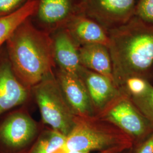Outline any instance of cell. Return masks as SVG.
Masks as SVG:
<instances>
[{"instance_id": "obj_1", "label": "cell", "mask_w": 153, "mask_h": 153, "mask_svg": "<svg viewBox=\"0 0 153 153\" xmlns=\"http://www.w3.org/2000/svg\"><path fill=\"white\" fill-rule=\"evenodd\" d=\"M113 79L120 88L133 76H144L153 64V25L136 17L108 30Z\"/></svg>"}, {"instance_id": "obj_2", "label": "cell", "mask_w": 153, "mask_h": 153, "mask_svg": "<svg viewBox=\"0 0 153 153\" xmlns=\"http://www.w3.org/2000/svg\"><path fill=\"white\" fill-rule=\"evenodd\" d=\"M14 69L30 84L39 83L51 74L54 62L53 42L49 34L27 20L7 40Z\"/></svg>"}, {"instance_id": "obj_3", "label": "cell", "mask_w": 153, "mask_h": 153, "mask_svg": "<svg viewBox=\"0 0 153 153\" xmlns=\"http://www.w3.org/2000/svg\"><path fill=\"white\" fill-rule=\"evenodd\" d=\"M75 126L67 136L64 152L104 151L119 146L129 136L118 127L98 117L76 116Z\"/></svg>"}, {"instance_id": "obj_4", "label": "cell", "mask_w": 153, "mask_h": 153, "mask_svg": "<svg viewBox=\"0 0 153 153\" xmlns=\"http://www.w3.org/2000/svg\"><path fill=\"white\" fill-rule=\"evenodd\" d=\"M35 97L44 123L67 136L75 126L76 117L51 74L38 83Z\"/></svg>"}, {"instance_id": "obj_5", "label": "cell", "mask_w": 153, "mask_h": 153, "mask_svg": "<svg viewBox=\"0 0 153 153\" xmlns=\"http://www.w3.org/2000/svg\"><path fill=\"white\" fill-rule=\"evenodd\" d=\"M120 94L95 115L118 127L130 137L141 138L150 135L153 127L120 89Z\"/></svg>"}, {"instance_id": "obj_6", "label": "cell", "mask_w": 153, "mask_h": 153, "mask_svg": "<svg viewBox=\"0 0 153 153\" xmlns=\"http://www.w3.org/2000/svg\"><path fill=\"white\" fill-rule=\"evenodd\" d=\"M136 0H79V11L108 31L120 27L134 16Z\"/></svg>"}, {"instance_id": "obj_7", "label": "cell", "mask_w": 153, "mask_h": 153, "mask_svg": "<svg viewBox=\"0 0 153 153\" xmlns=\"http://www.w3.org/2000/svg\"><path fill=\"white\" fill-rule=\"evenodd\" d=\"M57 81L74 115L80 117L96 115L88 90L79 75L68 74L60 70Z\"/></svg>"}, {"instance_id": "obj_8", "label": "cell", "mask_w": 153, "mask_h": 153, "mask_svg": "<svg viewBox=\"0 0 153 153\" xmlns=\"http://www.w3.org/2000/svg\"><path fill=\"white\" fill-rule=\"evenodd\" d=\"M66 29L78 47L88 44H101L108 47V31L98 22L78 11L66 23Z\"/></svg>"}, {"instance_id": "obj_9", "label": "cell", "mask_w": 153, "mask_h": 153, "mask_svg": "<svg viewBox=\"0 0 153 153\" xmlns=\"http://www.w3.org/2000/svg\"><path fill=\"white\" fill-rule=\"evenodd\" d=\"M78 74L88 90L96 115L120 94V89L107 76L82 66Z\"/></svg>"}, {"instance_id": "obj_10", "label": "cell", "mask_w": 153, "mask_h": 153, "mask_svg": "<svg viewBox=\"0 0 153 153\" xmlns=\"http://www.w3.org/2000/svg\"><path fill=\"white\" fill-rule=\"evenodd\" d=\"M54 60L60 70L68 74L79 75L81 67L78 48L65 28H61L52 38Z\"/></svg>"}, {"instance_id": "obj_11", "label": "cell", "mask_w": 153, "mask_h": 153, "mask_svg": "<svg viewBox=\"0 0 153 153\" xmlns=\"http://www.w3.org/2000/svg\"><path fill=\"white\" fill-rule=\"evenodd\" d=\"M26 90L18 81L11 65L5 62L0 66V115L23 103Z\"/></svg>"}, {"instance_id": "obj_12", "label": "cell", "mask_w": 153, "mask_h": 153, "mask_svg": "<svg viewBox=\"0 0 153 153\" xmlns=\"http://www.w3.org/2000/svg\"><path fill=\"white\" fill-rule=\"evenodd\" d=\"M36 127L26 115L17 114L10 117L0 128V137L7 145L22 146L33 136Z\"/></svg>"}, {"instance_id": "obj_13", "label": "cell", "mask_w": 153, "mask_h": 153, "mask_svg": "<svg viewBox=\"0 0 153 153\" xmlns=\"http://www.w3.org/2000/svg\"><path fill=\"white\" fill-rule=\"evenodd\" d=\"M78 52L81 65L107 76L114 82L112 62L107 46L101 44H85L79 47Z\"/></svg>"}, {"instance_id": "obj_14", "label": "cell", "mask_w": 153, "mask_h": 153, "mask_svg": "<svg viewBox=\"0 0 153 153\" xmlns=\"http://www.w3.org/2000/svg\"><path fill=\"white\" fill-rule=\"evenodd\" d=\"M78 11L74 0H39L37 13L39 19L46 25L65 26Z\"/></svg>"}, {"instance_id": "obj_15", "label": "cell", "mask_w": 153, "mask_h": 153, "mask_svg": "<svg viewBox=\"0 0 153 153\" xmlns=\"http://www.w3.org/2000/svg\"><path fill=\"white\" fill-rule=\"evenodd\" d=\"M39 0H27L16 11L0 16V45L7 40L18 27L37 13Z\"/></svg>"}, {"instance_id": "obj_16", "label": "cell", "mask_w": 153, "mask_h": 153, "mask_svg": "<svg viewBox=\"0 0 153 153\" xmlns=\"http://www.w3.org/2000/svg\"><path fill=\"white\" fill-rule=\"evenodd\" d=\"M66 136L53 129L48 131L36 145L33 153H54L62 149L65 144Z\"/></svg>"}, {"instance_id": "obj_17", "label": "cell", "mask_w": 153, "mask_h": 153, "mask_svg": "<svg viewBox=\"0 0 153 153\" xmlns=\"http://www.w3.org/2000/svg\"><path fill=\"white\" fill-rule=\"evenodd\" d=\"M129 97L137 109L153 127V85L150 83L146 91L140 95Z\"/></svg>"}, {"instance_id": "obj_18", "label": "cell", "mask_w": 153, "mask_h": 153, "mask_svg": "<svg viewBox=\"0 0 153 153\" xmlns=\"http://www.w3.org/2000/svg\"><path fill=\"white\" fill-rule=\"evenodd\" d=\"M150 83L144 76H131L126 80L120 89L129 96H138L146 91Z\"/></svg>"}, {"instance_id": "obj_19", "label": "cell", "mask_w": 153, "mask_h": 153, "mask_svg": "<svg viewBox=\"0 0 153 153\" xmlns=\"http://www.w3.org/2000/svg\"><path fill=\"white\" fill-rule=\"evenodd\" d=\"M134 16L145 23L153 25V0H138Z\"/></svg>"}, {"instance_id": "obj_20", "label": "cell", "mask_w": 153, "mask_h": 153, "mask_svg": "<svg viewBox=\"0 0 153 153\" xmlns=\"http://www.w3.org/2000/svg\"><path fill=\"white\" fill-rule=\"evenodd\" d=\"M27 0H0V16L16 11Z\"/></svg>"}, {"instance_id": "obj_21", "label": "cell", "mask_w": 153, "mask_h": 153, "mask_svg": "<svg viewBox=\"0 0 153 153\" xmlns=\"http://www.w3.org/2000/svg\"><path fill=\"white\" fill-rule=\"evenodd\" d=\"M136 153H153V131L138 149Z\"/></svg>"}, {"instance_id": "obj_22", "label": "cell", "mask_w": 153, "mask_h": 153, "mask_svg": "<svg viewBox=\"0 0 153 153\" xmlns=\"http://www.w3.org/2000/svg\"><path fill=\"white\" fill-rule=\"evenodd\" d=\"M65 153H90L89 152L86 151H78V150H71V151H66Z\"/></svg>"}, {"instance_id": "obj_23", "label": "cell", "mask_w": 153, "mask_h": 153, "mask_svg": "<svg viewBox=\"0 0 153 153\" xmlns=\"http://www.w3.org/2000/svg\"></svg>"}]
</instances>
